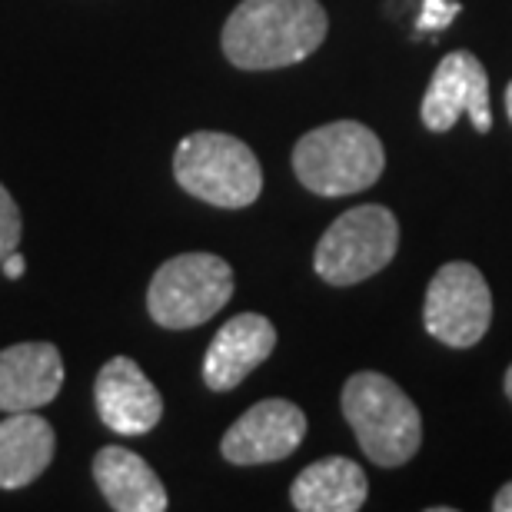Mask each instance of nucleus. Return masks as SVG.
<instances>
[{
  "instance_id": "1",
  "label": "nucleus",
  "mask_w": 512,
  "mask_h": 512,
  "mask_svg": "<svg viewBox=\"0 0 512 512\" xmlns=\"http://www.w3.org/2000/svg\"><path fill=\"white\" fill-rule=\"evenodd\" d=\"M326 30L320 0H243L223 24L220 44L233 67L280 70L316 54Z\"/></svg>"
},
{
  "instance_id": "2",
  "label": "nucleus",
  "mask_w": 512,
  "mask_h": 512,
  "mask_svg": "<svg viewBox=\"0 0 512 512\" xmlns=\"http://www.w3.org/2000/svg\"><path fill=\"white\" fill-rule=\"evenodd\" d=\"M383 140L360 120H333L303 133L293 147V173L316 197H350L383 177Z\"/></svg>"
},
{
  "instance_id": "3",
  "label": "nucleus",
  "mask_w": 512,
  "mask_h": 512,
  "mask_svg": "<svg viewBox=\"0 0 512 512\" xmlns=\"http://www.w3.org/2000/svg\"><path fill=\"white\" fill-rule=\"evenodd\" d=\"M343 416L376 466L396 469L423 446L416 403L383 373H356L343 386Z\"/></svg>"
},
{
  "instance_id": "4",
  "label": "nucleus",
  "mask_w": 512,
  "mask_h": 512,
  "mask_svg": "<svg viewBox=\"0 0 512 512\" xmlns=\"http://www.w3.org/2000/svg\"><path fill=\"white\" fill-rule=\"evenodd\" d=\"M173 177L190 197L220 210H243L263 190V170L256 153L240 137L220 130L190 133L173 153Z\"/></svg>"
},
{
  "instance_id": "5",
  "label": "nucleus",
  "mask_w": 512,
  "mask_h": 512,
  "mask_svg": "<svg viewBox=\"0 0 512 512\" xmlns=\"http://www.w3.org/2000/svg\"><path fill=\"white\" fill-rule=\"evenodd\" d=\"M233 296V270L213 253H180L153 273L147 313L163 330H193L213 320Z\"/></svg>"
},
{
  "instance_id": "6",
  "label": "nucleus",
  "mask_w": 512,
  "mask_h": 512,
  "mask_svg": "<svg viewBox=\"0 0 512 512\" xmlns=\"http://www.w3.org/2000/svg\"><path fill=\"white\" fill-rule=\"evenodd\" d=\"M399 250V220L380 203L346 210L330 223L313 253V270L330 286H356L393 263Z\"/></svg>"
},
{
  "instance_id": "7",
  "label": "nucleus",
  "mask_w": 512,
  "mask_h": 512,
  "mask_svg": "<svg viewBox=\"0 0 512 512\" xmlns=\"http://www.w3.org/2000/svg\"><path fill=\"white\" fill-rule=\"evenodd\" d=\"M423 323L426 333L439 343L456 350L476 346L493 323V296L486 276L463 260L439 266L426 286Z\"/></svg>"
},
{
  "instance_id": "8",
  "label": "nucleus",
  "mask_w": 512,
  "mask_h": 512,
  "mask_svg": "<svg viewBox=\"0 0 512 512\" xmlns=\"http://www.w3.org/2000/svg\"><path fill=\"white\" fill-rule=\"evenodd\" d=\"M423 124L433 133H446L456 127V120L469 114L479 133L493 130V114H489V77L483 60L469 50H453L439 60L433 80L423 97Z\"/></svg>"
},
{
  "instance_id": "9",
  "label": "nucleus",
  "mask_w": 512,
  "mask_h": 512,
  "mask_svg": "<svg viewBox=\"0 0 512 512\" xmlns=\"http://www.w3.org/2000/svg\"><path fill=\"white\" fill-rule=\"evenodd\" d=\"M306 436V413L290 399H260L220 439L233 466H263L293 456Z\"/></svg>"
},
{
  "instance_id": "10",
  "label": "nucleus",
  "mask_w": 512,
  "mask_h": 512,
  "mask_svg": "<svg viewBox=\"0 0 512 512\" xmlns=\"http://www.w3.org/2000/svg\"><path fill=\"white\" fill-rule=\"evenodd\" d=\"M94 403L107 429L117 436H143L160 423L163 396L130 356H114L100 366Z\"/></svg>"
},
{
  "instance_id": "11",
  "label": "nucleus",
  "mask_w": 512,
  "mask_h": 512,
  "mask_svg": "<svg viewBox=\"0 0 512 512\" xmlns=\"http://www.w3.org/2000/svg\"><path fill=\"white\" fill-rule=\"evenodd\" d=\"M276 346V326L260 313H240L227 320L213 336L203 356V383L213 393H230L247 376L270 360Z\"/></svg>"
},
{
  "instance_id": "12",
  "label": "nucleus",
  "mask_w": 512,
  "mask_h": 512,
  "mask_svg": "<svg viewBox=\"0 0 512 512\" xmlns=\"http://www.w3.org/2000/svg\"><path fill=\"white\" fill-rule=\"evenodd\" d=\"M64 386V360L54 343H17L0 350V413H27L54 403Z\"/></svg>"
},
{
  "instance_id": "13",
  "label": "nucleus",
  "mask_w": 512,
  "mask_h": 512,
  "mask_svg": "<svg viewBox=\"0 0 512 512\" xmlns=\"http://www.w3.org/2000/svg\"><path fill=\"white\" fill-rule=\"evenodd\" d=\"M94 479L107 506L117 512H163L170 506L160 476L127 446H104L94 456Z\"/></svg>"
},
{
  "instance_id": "14",
  "label": "nucleus",
  "mask_w": 512,
  "mask_h": 512,
  "mask_svg": "<svg viewBox=\"0 0 512 512\" xmlns=\"http://www.w3.org/2000/svg\"><path fill=\"white\" fill-rule=\"evenodd\" d=\"M57 453L54 426L34 409L0 419V489H24L47 473Z\"/></svg>"
},
{
  "instance_id": "15",
  "label": "nucleus",
  "mask_w": 512,
  "mask_h": 512,
  "mask_svg": "<svg viewBox=\"0 0 512 512\" xmlns=\"http://www.w3.org/2000/svg\"><path fill=\"white\" fill-rule=\"evenodd\" d=\"M370 496L360 463L346 456H326L310 463L290 486V503L300 512H356Z\"/></svg>"
},
{
  "instance_id": "16",
  "label": "nucleus",
  "mask_w": 512,
  "mask_h": 512,
  "mask_svg": "<svg viewBox=\"0 0 512 512\" xmlns=\"http://www.w3.org/2000/svg\"><path fill=\"white\" fill-rule=\"evenodd\" d=\"M20 237H24L20 207H17V200L10 197V190L0 183V263H4L7 256L20 247Z\"/></svg>"
},
{
  "instance_id": "17",
  "label": "nucleus",
  "mask_w": 512,
  "mask_h": 512,
  "mask_svg": "<svg viewBox=\"0 0 512 512\" xmlns=\"http://www.w3.org/2000/svg\"><path fill=\"white\" fill-rule=\"evenodd\" d=\"M459 10L463 7H459L456 0H426L423 17H419V30H443Z\"/></svg>"
},
{
  "instance_id": "18",
  "label": "nucleus",
  "mask_w": 512,
  "mask_h": 512,
  "mask_svg": "<svg viewBox=\"0 0 512 512\" xmlns=\"http://www.w3.org/2000/svg\"><path fill=\"white\" fill-rule=\"evenodd\" d=\"M0 270H4L7 280H20V276H24V256H20V253L14 250L4 263H0Z\"/></svg>"
},
{
  "instance_id": "19",
  "label": "nucleus",
  "mask_w": 512,
  "mask_h": 512,
  "mask_svg": "<svg viewBox=\"0 0 512 512\" xmlns=\"http://www.w3.org/2000/svg\"><path fill=\"white\" fill-rule=\"evenodd\" d=\"M493 509H496V512H512V483H506V486L496 493V499H493Z\"/></svg>"
},
{
  "instance_id": "20",
  "label": "nucleus",
  "mask_w": 512,
  "mask_h": 512,
  "mask_svg": "<svg viewBox=\"0 0 512 512\" xmlns=\"http://www.w3.org/2000/svg\"><path fill=\"white\" fill-rule=\"evenodd\" d=\"M506 114L512 120V80H509V87H506Z\"/></svg>"
},
{
  "instance_id": "21",
  "label": "nucleus",
  "mask_w": 512,
  "mask_h": 512,
  "mask_svg": "<svg viewBox=\"0 0 512 512\" xmlns=\"http://www.w3.org/2000/svg\"><path fill=\"white\" fill-rule=\"evenodd\" d=\"M506 393H509V399H512V366H509V373H506Z\"/></svg>"
}]
</instances>
